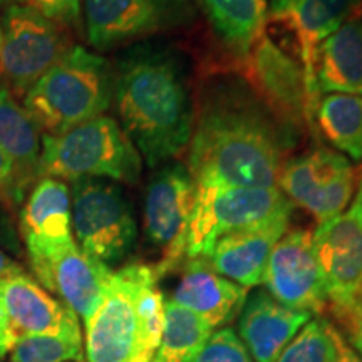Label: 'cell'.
Wrapping results in <instances>:
<instances>
[{
    "mask_svg": "<svg viewBox=\"0 0 362 362\" xmlns=\"http://www.w3.org/2000/svg\"><path fill=\"white\" fill-rule=\"evenodd\" d=\"M288 144L247 81L221 78L194 107L188 170L197 185L275 187Z\"/></svg>",
    "mask_w": 362,
    "mask_h": 362,
    "instance_id": "cell-1",
    "label": "cell"
},
{
    "mask_svg": "<svg viewBox=\"0 0 362 362\" xmlns=\"http://www.w3.org/2000/svg\"><path fill=\"white\" fill-rule=\"evenodd\" d=\"M121 128L148 166L156 168L188 148L194 103L187 66L165 45H138L115 71L112 96Z\"/></svg>",
    "mask_w": 362,
    "mask_h": 362,
    "instance_id": "cell-2",
    "label": "cell"
},
{
    "mask_svg": "<svg viewBox=\"0 0 362 362\" xmlns=\"http://www.w3.org/2000/svg\"><path fill=\"white\" fill-rule=\"evenodd\" d=\"M155 265L112 270L101 304L86 320V362H151L165 325V296Z\"/></svg>",
    "mask_w": 362,
    "mask_h": 362,
    "instance_id": "cell-3",
    "label": "cell"
},
{
    "mask_svg": "<svg viewBox=\"0 0 362 362\" xmlns=\"http://www.w3.org/2000/svg\"><path fill=\"white\" fill-rule=\"evenodd\" d=\"M115 96V71L99 54L72 45L22 98L35 128L62 134L103 116Z\"/></svg>",
    "mask_w": 362,
    "mask_h": 362,
    "instance_id": "cell-4",
    "label": "cell"
},
{
    "mask_svg": "<svg viewBox=\"0 0 362 362\" xmlns=\"http://www.w3.org/2000/svg\"><path fill=\"white\" fill-rule=\"evenodd\" d=\"M141 170L138 148L111 116H98L62 134L40 138L39 178H101L134 185Z\"/></svg>",
    "mask_w": 362,
    "mask_h": 362,
    "instance_id": "cell-5",
    "label": "cell"
},
{
    "mask_svg": "<svg viewBox=\"0 0 362 362\" xmlns=\"http://www.w3.org/2000/svg\"><path fill=\"white\" fill-rule=\"evenodd\" d=\"M292 210L293 205L279 187L197 185L185 259L208 257L223 235L292 215Z\"/></svg>",
    "mask_w": 362,
    "mask_h": 362,
    "instance_id": "cell-6",
    "label": "cell"
},
{
    "mask_svg": "<svg viewBox=\"0 0 362 362\" xmlns=\"http://www.w3.org/2000/svg\"><path fill=\"white\" fill-rule=\"evenodd\" d=\"M71 215L81 250L110 269L133 250L138 226L123 189L112 181H72Z\"/></svg>",
    "mask_w": 362,
    "mask_h": 362,
    "instance_id": "cell-7",
    "label": "cell"
},
{
    "mask_svg": "<svg viewBox=\"0 0 362 362\" xmlns=\"http://www.w3.org/2000/svg\"><path fill=\"white\" fill-rule=\"evenodd\" d=\"M0 29V84L21 98L72 47L64 25L22 4L6 7Z\"/></svg>",
    "mask_w": 362,
    "mask_h": 362,
    "instance_id": "cell-8",
    "label": "cell"
},
{
    "mask_svg": "<svg viewBox=\"0 0 362 362\" xmlns=\"http://www.w3.org/2000/svg\"><path fill=\"white\" fill-rule=\"evenodd\" d=\"M245 81L282 126L291 144L304 124L314 126L304 67L265 29L245 57Z\"/></svg>",
    "mask_w": 362,
    "mask_h": 362,
    "instance_id": "cell-9",
    "label": "cell"
},
{
    "mask_svg": "<svg viewBox=\"0 0 362 362\" xmlns=\"http://www.w3.org/2000/svg\"><path fill=\"white\" fill-rule=\"evenodd\" d=\"M194 198L197 181L180 163H166L149 180L144 194V235L161 250V259L155 264L160 279L185 259Z\"/></svg>",
    "mask_w": 362,
    "mask_h": 362,
    "instance_id": "cell-10",
    "label": "cell"
},
{
    "mask_svg": "<svg viewBox=\"0 0 362 362\" xmlns=\"http://www.w3.org/2000/svg\"><path fill=\"white\" fill-rule=\"evenodd\" d=\"M354 168L341 153L327 148L288 160L277 183L292 205L304 208L319 225L344 214L354 193Z\"/></svg>",
    "mask_w": 362,
    "mask_h": 362,
    "instance_id": "cell-11",
    "label": "cell"
},
{
    "mask_svg": "<svg viewBox=\"0 0 362 362\" xmlns=\"http://www.w3.org/2000/svg\"><path fill=\"white\" fill-rule=\"evenodd\" d=\"M86 35L98 51H110L180 27L193 17L188 0H84Z\"/></svg>",
    "mask_w": 362,
    "mask_h": 362,
    "instance_id": "cell-12",
    "label": "cell"
},
{
    "mask_svg": "<svg viewBox=\"0 0 362 362\" xmlns=\"http://www.w3.org/2000/svg\"><path fill=\"white\" fill-rule=\"evenodd\" d=\"M267 25L280 27L296 45L293 56L305 72L307 93L315 117L320 93L315 83V54L319 45L362 11V0H269Z\"/></svg>",
    "mask_w": 362,
    "mask_h": 362,
    "instance_id": "cell-13",
    "label": "cell"
},
{
    "mask_svg": "<svg viewBox=\"0 0 362 362\" xmlns=\"http://www.w3.org/2000/svg\"><path fill=\"white\" fill-rule=\"evenodd\" d=\"M262 284L275 300L291 309L315 315L327 310L329 298L312 232L293 228L280 237L267 262Z\"/></svg>",
    "mask_w": 362,
    "mask_h": 362,
    "instance_id": "cell-14",
    "label": "cell"
},
{
    "mask_svg": "<svg viewBox=\"0 0 362 362\" xmlns=\"http://www.w3.org/2000/svg\"><path fill=\"white\" fill-rule=\"evenodd\" d=\"M37 282L57 293L78 317L89 320L101 304L112 270L89 257L76 242L30 262Z\"/></svg>",
    "mask_w": 362,
    "mask_h": 362,
    "instance_id": "cell-15",
    "label": "cell"
},
{
    "mask_svg": "<svg viewBox=\"0 0 362 362\" xmlns=\"http://www.w3.org/2000/svg\"><path fill=\"white\" fill-rule=\"evenodd\" d=\"M0 307L13 342L27 336H83L78 314L24 272L0 279Z\"/></svg>",
    "mask_w": 362,
    "mask_h": 362,
    "instance_id": "cell-16",
    "label": "cell"
},
{
    "mask_svg": "<svg viewBox=\"0 0 362 362\" xmlns=\"http://www.w3.org/2000/svg\"><path fill=\"white\" fill-rule=\"evenodd\" d=\"M312 243L322 272L329 305H342L362 279V220L354 211L317 226Z\"/></svg>",
    "mask_w": 362,
    "mask_h": 362,
    "instance_id": "cell-17",
    "label": "cell"
},
{
    "mask_svg": "<svg viewBox=\"0 0 362 362\" xmlns=\"http://www.w3.org/2000/svg\"><path fill=\"white\" fill-rule=\"evenodd\" d=\"M19 220L29 262L76 242L72 237L71 192L61 180L39 178L21 210Z\"/></svg>",
    "mask_w": 362,
    "mask_h": 362,
    "instance_id": "cell-18",
    "label": "cell"
},
{
    "mask_svg": "<svg viewBox=\"0 0 362 362\" xmlns=\"http://www.w3.org/2000/svg\"><path fill=\"white\" fill-rule=\"evenodd\" d=\"M248 288L220 275L206 257L187 259L171 300L193 312L211 329L226 327L243 309Z\"/></svg>",
    "mask_w": 362,
    "mask_h": 362,
    "instance_id": "cell-19",
    "label": "cell"
},
{
    "mask_svg": "<svg viewBox=\"0 0 362 362\" xmlns=\"http://www.w3.org/2000/svg\"><path fill=\"white\" fill-rule=\"evenodd\" d=\"M314 314L280 304L265 291L247 296L238 315V337L253 362H275Z\"/></svg>",
    "mask_w": 362,
    "mask_h": 362,
    "instance_id": "cell-20",
    "label": "cell"
},
{
    "mask_svg": "<svg viewBox=\"0 0 362 362\" xmlns=\"http://www.w3.org/2000/svg\"><path fill=\"white\" fill-rule=\"evenodd\" d=\"M288 220L291 215H284L250 228L223 235L216 240L206 259L225 279L245 288L255 287L262 284L275 243L288 230Z\"/></svg>",
    "mask_w": 362,
    "mask_h": 362,
    "instance_id": "cell-21",
    "label": "cell"
},
{
    "mask_svg": "<svg viewBox=\"0 0 362 362\" xmlns=\"http://www.w3.org/2000/svg\"><path fill=\"white\" fill-rule=\"evenodd\" d=\"M314 69L320 94L362 96V19L347 21L319 45Z\"/></svg>",
    "mask_w": 362,
    "mask_h": 362,
    "instance_id": "cell-22",
    "label": "cell"
},
{
    "mask_svg": "<svg viewBox=\"0 0 362 362\" xmlns=\"http://www.w3.org/2000/svg\"><path fill=\"white\" fill-rule=\"evenodd\" d=\"M0 149L11 160L17 185L25 194L39 180L40 136L24 106L4 84H0Z\"/></svg>",
    "mask_w": 362,
    "mask_h": 362,
    "instance_id": "cell-23",
    "label": "cell"
},
{
    "mask_svg": "<svg viewBox=\"0 0 362 362\" xmlns=\"http://www.w3.org/2000/svg\"><path fill=\"white\" fill-rule=\"evenodd\" d=\"M221 44L245 59L267 24V0H194Z\"/></svg>",
    "mask_w": 362,
    "mask_h": 362,
    "instance_id": "cell-24",
    "label": "cell"
},
{
    "mask_svg": "<svg viewBox=\"0 0 362 362\" xmlns=\"http://www.w3.org/2000/svg\"><path fill=\"white\" fill-rule=\"evenodd\" d=\"M314 119L334 148L362 161V96L327 94L317 104Z\"/></svg>",
    "mask_w": 362,
    "mask_h": 362,
    "instance_id": "cell-25",
    "label": "cell"
},
{
    "mask_svg": "<svg viewBox=\"0 0 362 362\" xmlns=\"http://www.w3.org/2000/svg\"><path fill=\"white\" fill-rule=\"evenodd\" d=\"M214 329L200 317L176 304L165 300V325L160 346L151 362H188L200 351Z\"/></svg>",
    "mask_w": 362,
    "mask_h": 362,
    "instance_id": "cell-26",
    "label": "cell"
},
{
    "mask_svg": "<svg viewBox=\"0 0 362 362\" xmlns=\"http://www.w3.org/2000/svg\"><path fill=\"white\" fill-rule=\"evenodd\" d=\"M275 362H337L336 324L325 317H312Z\"/></svg>",
    "mask_w": 362,
    "mask_h": 362,
    "instance_id": "cell-27",
    "label": "cell"
},
{
    "mask_svg": "<svg viewBox=\"0 0 362 362\" xmlns=\"http://www.w3.org/2000/svg\"><path fill=\"white\" fill-rule=\"evenodd\" d=\"M8 362H83V336H27L13 342Z\"/></svg>",
    "mask_w": 362,
    "mask_h": 362,
    "instance_id": "cell-28",
    "label": "cell"
},
{
    "mask_svg": "<svg viewBox=\"0 0 362 362\" xmlns=\"http://www.w3.org/2000/svg\"><path fill=\"white\" fill-rule=\"evenodd\" d=\"M188 362H253L238 334L226 325L210 334L206 342Z\"/></svg>",
    "mask_w": 362,
    "mask_h": 362,
    "instance_id": "cell-29",
    "label": "cell"
},
{
    "mask_svg": "<svg viewBox=\"0 0 362 362\" xmlns=\"http://www.w3.org/2000/svg\"><path fill=\"white\" fill-rule=\"evenodd\" d=\"M329 310L337 320L342 336L362 357V279L342 305Z\"/></svg>",
    "mask_w": 362,
    "mask_h": 362,
    "instance_id": "cell-30",
    "label": "cell"
},
{
    "mask_svg": "<svg viewBox=\"0 0 362 362\" xmlns=\"http://www.w3.org/2000/svg\"><path fill=\"white\" fill-rule=\"evenodd\" d=\"M16 4L33 8L56 24L69 27L79 24L84 0H16Z\"/></svg>",
    "mask_w": 362,
    "mask_h": 362,
    "instance_id": "cell-31",
    "label": "cell"
},
{
    "mask_svg": "<svg viewBox=\"0 0 362 362\" xmlns=\"http://www.w3.org/2000/svg\"><path fill=\"white\" fill-rule=\"evenodd\" d=\"M25 194L17 185L16 171L6 153L0 149V216L12 214Z\"/></svg>",
    "mask_w": 362,
    "mask_h": 362,
    "instance_id": "cell-32",
    "label": "cell"
},
{
    "mask_svg": "<svg viewBox=\"0 0 362 362\" xmlns=\"http://www.w3.org/2000/svg\"><path fill=\"white\" fill-rule=\"evenodd\" d=\"M336 342H337V362H362V357L352 349V346L346 341L341 330L336 325Z\"/></svg>",
    "mask_w": 362,
    "mask_h": 362,
    "instance_id": "cell-33",
    "label": "cell"
},
{
    "mask_svg": "<svg viewBox=\"0 0 362 362\" xmlns=\"http://www.w3.org/2000/svg\"><path fill=\"white\" fill-rule=\"evenodd\" d=\"M12 346H13V337L11 334V329H8L7 315L2 307H0V361L11 352Z\"/></svg>",
    "mask_w": 362,
    "mask_h": 362,
    "instance_id": "cell-34",
    "label": "cell"
},
{
    "mask_svg": "<svg viewBox=\"0 0 362 362\" xmlns=\"http://www.w3.org/2000/svg\"><path fill=\"white\" fill-rule=\"evenodd\" d=\"M21 272H24V269L17 262L8 259L6 253L0 250V279L8 277V275L13 274H21Z\"/></svg>",
    "mask_w": 362,
    "mask_h": 362,
    "instance_id": "cell-35",
    "label": "cell"
},
{
    "mask_svg": "<svg viewBox=\"0 0 362 362\" xmlns=\"http://www.w3.org/2000/svg\"><path fill=\"white\" fill-rule=\"evenodd\" d=\"M354 214L359 216V218L362 220V181H361V187L359 189H357V194H356V200H354V205H352L351 208Z\"/></svg>",
    "mask_w": 362,
    "mask_h": 362,
    "instance_id": "cell-36",
    "label": "cell"
},
{
    "mask_svg": "<svg viewBox=\"0 0 362 362\" xmlns=\"http://www.w3.org/2000/svg\"><path fill=\"white\" fill-rule=\"evenodd\" d=\"M11 4H16V0H0V7H7Z\"/></svg>",
    "mask_w": 362,
    "mask_h": 362,
    "instance_id": "cell-37",
    "label": "cell"
},
{
    "mask_svg": "<svg viewBox=\"0 0 362 362\" xmlns=\"http://www.w3.org/2000/svg\"><path fill=\"white\" fill-rule=\"evenodd\" d=\"M0 40H2V29H0Z\"/></svg>",
    "mask_w": 362,
    "mask_h": 362,
    "instance_id": "cell-38",
    "label": "cell"
}]
</instances>
